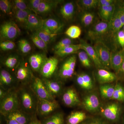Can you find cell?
Listing matches in <instances>:
<instances>
[{"label": "cell", "mask_w": 124, "mask_h": 124, "mask_svg": "<svg viewBox=\"0 0 124 124\" xmlns=\"http://www.w3.org/2000/svg\"><path fill=\"white\" fill-rule=\"evenodd\" d=\"M58 64L59 60L57 57L48 58L41 67L39 73L42 78L50 79L56 73Z\"/></svg>", "instance_id": "7c38bea8"}, {"label": "cell", "mask_w": 124, "mask_h": 124, "mask_svg": "<svg viewBox=\"0 0 124 124\" xmlns=\"http://www.w3.org/2000/svg\"><path fill=\"white\" fill-rule=\"evenodd\" d=\"M21 59L22 58L18 54H13L3 59L1 62L4 68V69L15 74L16 69L18 66Z\"/></svg>", "instance_id": "44dd1931"}, {"label": "cell", "mask_w": 124, "mask_h": 124, "mask_svg": "<svg viewBox=\"0 0 124 124\" xmlns=\"http://www.w3.org/2000/svg\"><path fill=\"white\" fill-rule=\"evenodd\" d=\"M117 76H119V77L123 79L124 78V60L119 71L117 73Z\"/></svg>", "instance_id": "816d5d0a"}, {"label": "cell", "mask_w": 124, "mask_h": 124, "mask_svg": "<svg viewBox=\"0 0 124 124\" xmlns=\"http://www.w3.org/2000/svg\"><path fill=\"white\" fill-rule=\"evenodd\" d=\"M15 75L21 85H29L34 76L33 70L28 62L23 58L16 69Z\"/></svg>", "instance_id": "5b68a950"}, {"label": "cell", "mask_w": 124, "mask_h": 124, "mask_svg": "<svg viewBox=\"0 0 124 124\" xmlns=\"http://www.w3.org/2000/svg\"></svg>", "instance_id": "680465c9"}, {"label": "cell", "mask_w": 124, "mask_h": 124, "mask_svg": "<svg viewBox=\"0 0 124 124\" xmlns=\"http://www.w3.org/2000/svg\"><path fill=\"white\" fill-rule=\"evenodd\" d=\"M115 4L98 7L99 14L102 20L109 22L115 13Z\"/></svg>", "instance_id": "83f0119b"}, {"label": "cell", "mask_w": 124, "mask_h": 124, "mask_svg": "<svg viewBox=\"0 0 124 124\" xmlns=\"http://www.w3.org/2000/svg\"><path fill=\"white\" fill-rule=\"evenodd\" d=\"M79 44L81 47V50H84L88 54L97 69H106L100 62L97 52L93 46L82 39L80 40Z\"/></svg>", "instance_id": "2e32d148"}, {"label": "cell", "mask_w": 124, "mask_h": 124, "mask_svg": "<svg viewBox=\"0 0 124 124\" xmlns=\"http://www.w3.org/2000/svg\"><path fill=\"white\" fill-rule=\"evenodd\" d=\"M73 44H73L72 39L69 37L63 38L58 41L54 45L53 48L54 50V52L58 51L61 49Z\"/></svg>", "instance_id": "7bdbcfd3"}, {"label": "cell", "mask_w": 124, "mask_h": 124, "mask_svg": "<svg viewBox=\"0 0 124 124\" xmlns=\"http://www.w3.org/2000/svg\"><path fill=\"white\" fill-rule=\"evenodd\" d=\"M12 1L13 4V11L30 9L28 2H27L26 1L23 0H14Z\"/></svg>", "instance_id": "ee69618b"}, {"label": "cell", "mask_w": 124, "mask_h": 124, "mask_svg": "<svg viewBox=\"0 0 124 124\" xmlns=\"http://www.w3.org/2000/svg\"><path fill=\"white\" fill-rule=\"evenodd\" d=\"M124 60V49L111 53V68L116 75L119 71Z\"/></svg>", "instance_id": "7402d4cb"}, {"label": "cell", "mask_w": 124, "mask_h": 124, "mask_svg": "<svg viewBox=\"0 0 124 124\" xmlns=\"http://www.w3.org/2000/svg\"><path fill=\"white\" fill-rule=\"evenodd\" d=\"M32 42L38 48L45 52H47L48 44L35 32L31 36Z\"/></svg>", "instance_id": "f35d334b"}, {"label": "cell", "mask_w": 124, "mask_h": 124, "mask_svg": "<svg viewBox=\"0 0 124 124\" xmlns=\"http://www.w3.org/2000/svg\"><path fill=\"white\" fill-rule=\"evenodd\" d=\"M77 54L79 60L82 66L86 68H90L92 66L93 62L86 52L83 50H80Z\"/></svg>", "instance_id": "74e56055"}, {"label": "cell", "mask_w": 124, "mask_h": 124, "mask_svg": "<svg viewBox=\"0 0 124 124\" xmlns=\"http://www.w3.org/2000/svg\"><path fill=\"white\" fill-rule=\"evenodd\" d=\"M20 104V109L33 116L37 113L39 98L29 85H21L17 89Z\"/></svg>", "instance_id": "6da1fadb"}, {"label": "cell", "mask_w": 124, "mask_h": 124, "mask_svg": "<svg viewBox=\"0 0 124 124\" xmlns=\"http://www.w3.org/2000/svg\"><path fill=\"white\" fill-rule=\"evenodd\" d=\"M8 91L0 87V100H2L5 97Z\"/></svg>", "instance_id": "f5cc1de1"}, {"label": "cell", "mask_w": 124, "mask_h": 124, "mask_svg": "<svg viewBox=\"0 0 124 124\" xmlns=\"http://www.w3.org/2000/svg\"><path fill=\"white\" fill-rule=\"evenodd\" d=\"M18 44L19 49L23 54L29 53L31 50L32 47L31 44L26 39H21L18 41Z\"/></svg>", "instance_id": "60d3db41"}, {"label": "cell", "mask_w": 124, "mask_h": 124, "mask_svg": "<svg viewBox=\"0 0 124 124\" xmlns=\"http://www.w3.org/2000/svg\"><path fill=\"white\" fill-rule=\"evenodd\" d=\"M122 110V105L117 101L108 102L101 106L100 112L102 117L111 122L119 120Z\"/></svg>", "instance_id": "277c9868"}, {"label": "cell", "mask_w": 124, "mask_h": 124, "mask_svg": "<svg viewBox=\"0 0 124 124\" xmlns=\"http://www.w3.org/2000/svg\"><path fill=\"white\" fill-rule=\"evenodd\" d=\"M16 45L12 40H7L0 42V48L1 51H8L12 50L15 48Z\"/></svg>", "instance_id": "f6af8a7d"}, {"label": "cell", "mask_w": 124, "mask_h": 124, "mask_svg": "<svg viewBox=\"0 0 124 124\" xmlns=\"http://www.w3.org/2000/svg\"><path fill=\"white\" fill-rule=\"evenodd\" d=\"M76 81L78 86L85 90L90 91L94 88V83L93 78L88 73L82 72L78 74Z\"/></svg>", "instance_id": "d6986e66"}, {"label": "cell", "mask_w": 124, "mask_h": 124, "mask_svg": "<svg viewBox=\"0 0 124 124\" xmlns=\"http://www.w3.org/2000/svg\"><path fill=\"white\" fill-rule=\"evenodd\" d=\"M122 30H124V26H123V27H122Z\"/></svg>", "instance_id": "9f6ffc18"}, {"label": "cell", "mask_w": 124, "mask_h": 124, "mask_svg": "<svg viewBox=\"0 0 124 124\" xmlns=\"http://www.w3.org/2000/svg\"><path fill=\"white\" fill-rule=\"evenodd\" d=\"M108 34H111L109 22L102 20L91 27L88 31L87 35L89 39L96 41H101Z\"/></svg>", "instance_id": "8992f818"}, {"label": "cell", "mask_w": 124, "mask_h": 124, "mask_svg": "<svg viewBox=\"0 0 124 124\" xmlns=\"http://www.w3.org/2000/svg\"><path fill=\"white\" fill-rule=\"evenodd\" d=\"M7 124H19L17 122L13 119H6Z\"/></svg>", "instance_id": "11a10c76"}, {"label": "cell", "mask_w": 124, "mask_h": 124, "mask_svg": "<svg viewBox=\"0 0 124 124\" xmlns=\"http://www.w3.org/2000/svg\"><path fill=\"white\" fill-rule=\"evenodd\" d=\"M111 100L124 102V87L120 82L115 85V90Z\"/></svg>", "instance_id": "8d00e7d4"}, {"label": "cell", "mask_w": 124, "mask_h": 124, "mask_svg": "<svg viewBox=\"0 0 124 124\" xmlns=\"http://www.w3.org/2000/svg\"><path fill=\"white\" fill-rule=\"evenodd\" d=\"M29 124H42V122H40L39 120L35 118V116H33L32 119Z\"/></svg>", "instance_id": "db71d44e"}, {"label": "cell", "mask_w": 124, "mask_h": 124, "mask_svg": "<svg viewBox=\"0 0 124 124\" xmlns=\"http://www.w3.org/2000/svg\"><path fill=\"white\" fill-rule=\"evenodd\" d=\"M20 28L14 22L11 21L5 22L1 25L0 28L1 42L14 39L20 35Z\"/></svg>", "instance_id": "52a82bcc"}, {"label": "cell", "mask_w": 124, "mask_h": 124, "mask_svg": "<svg viewBox=\"0 0 124 124\" xmlns=\"http://www.w3.org/2000/svg\"><path fill=\"white\" fill-rule=\"evenodd\" d=\"M0 9L4 13L9 14L13 11V1L8 0H0Z\"/></svg>", "instance_id": "b9f144b4"}, {"label": "cell", "mask_w": 124, "mask_h": 124, "mask_svg": "<svg viewBox=\"0 0 124 124\" xmlns=\"http://www.w3.org/2000/svg\"><path fill=\"white\" fill-rule=\"evenodd\" d=\"M47 58L44 53H35L29 56L28 62L32 70L39 73L41 67Z\"/></svg>", "instance_id": "e0dca14e"}, {"label": "cell", "mask_w": 124, "mask_h": 124, "mask_svg": "<svg viewBox=\"0 0 124 124\" xmlns=\"http://www.w3.org/2000/svg\"><path fill=\"white\" fill-rule=\"evenodd\" d=\"M95 77L98 82L101 85L111 84L117 80V75L105 69H97Z\"/></svg>", "instance_id": "ac0fdd59"}, {"label": "cell", "mask_w": 124, "mask_h": 124, "mask_svg": "<svg viewBox=\"0 0 124 124\" xmlns=\"http://www.w3.org/2000/svg\"><path fill=\"white\" fill-rule=\"evenodd\" d=\"M29 86L38 98L50 101L55 100L48 92L42 79L39 78L34 76Z\"/></svg>", "instance_id": "30bf717a"}, {"label": "cell", "mask_w": 124, "mask_h": 124, "mask_svg": "<svg viewBox=\"0 0 124 124\" xmlns=\"http://www.w3.org/2000/svg\"><path fill=\"white\" fill-rule=\"evenodd\" d=\"M19 84L14 73L2 68L0 71V87L7 91L17 89Z\"/></svg>", "instance_id": "8fae6325"}, {"label": "cell", "mask_w": 124, "mask_h": 124, "mask_svg": "<svg viewBox=\"0 0 124 124\" xmlns=\"http://www.w3.org/2000/svg\"><path fill=\"white\" fill-rule=\"evenodd\" d=\"M102 64L107 70L111 69V53L110 49L101 41H95L93 46Z\"/></svg>", "instance_id": "9c48e42d"}, {"label": "cell", "mask_w": 124, "mask_h": 124, "mask_svg": "<svg viewBox=\"0 0 124 124\" xmlns=\"http://www.w3.org/2000/svg\"><path fill=\"white\" fill-rule=\"evenodd\" d=\"M80 124H110L103 119L99 117H92L87 118Z\"/></svg>", "instance_id": "bcb514c9"}, {"label": "cell", "mask_w": 124, "mask_h": 124, "mask_svg": "<svg viewBox=\"0 0 124 124\" xmlns=\"http://www.w3.org/2000/svg\"><path fill=\"white\" fill-rule=\"evenodd\" d=\"M34 32L38 35L48 45L54 41L58 35L51 33L43 26Z\"/></svg>", "instance_id": "1f68e13d"}, {"label": "cell", "mask_w": 124, "mask_h": 124, "mask_svg": "<svg viewBox=\"0 0 124 124\" xmlns=\"http://www.w3.org/2000/svg\"><path fill=\"white\" fill-rule=\"evenodd\" d=\"M14 15L16 22L23 28H26L28 16L31 12V10H14Z\"/></svg>", "instance_id": "f1b7e54d"}, {"label": "cell", "mask_w": 124, "mask_h": 124, "mask_svg": "<svg viewBox=\"0 0 124 124\" xmlns=\"http://www.w3.org/2000/svg\"><path fill=\"white\" fill-rule=\"evenodd\" d=\"M99 0H80L77 4L80 9L83 11H90L98 6Z\"/></svg>", "instance_id": "e575fe53"}, {"label": "cell", "mask_w": 124, "mask_h": 124, "mask_svg": "<svg viewBox=\"0 0 124 124\" xmlns=\"http://www.w3.org/2000/svg\"><path fill=\"white\" fill-rule=\"evenodd\" d=\"M19 109L20 102L17 89L8 91L5 97L0 100V112L4 117L9 113Z\"/></svg>", "instance_id": "7a4b0ae2"}, {"label": "cell", "mask_w": 124, "mask_h": 124, "mask_svg": "<svg viewBox=\"0 0 124 124\" xmlns=\"http://www.w3.org/2000/svg\"><path fill=\"white\" fill-rule=\"evenodd\" d=\"M41 0H31L28 1V6L30 10L35 13L37 14L38 7Z\"/></svg>", "instance_id": "7dc6e473"}, {"label": "cell", "mask_w": 124, "mask_h": 124, "mask_svg": "<svg viewBox=\"0 0 124 124\" xmlns=\"http://www.w3.org/2000/svg\"><path fill=\"white\" fill-rule=\"evenodd\" d=\"M60 2V1L41 0L36 14L45 15L51 13Z\"/></svg>", "instance_id": "484cf974"}, {"label": "cell", "mask_w": 124, "mask_h": 124, "mask_svg": "<svg viewBox=\"0 0 124 124\" xmlns=\"http://www.w3.org/2000/svg\"><path fill=\"white\" fill-rule=\"evenodd\" d=\"M42 124H64V116L62 112H57L44 120Z\"/></svg>", "instance_id": "d590c367"}, {"label": "cell", "mask_w": 124, "mask_h": 124, "mask_svg": "<svg viewBox=\"0 0 124 124\" xmlns=\"http://www.w3.org/2000/svg\"><path fill=\"white\" fill-rule=\"evenodd\" d=\"M76 61V56L75 54L67 58L58 68L55 73L56 79L62 82L72 77L75 73Z\"/></svg>", "instance_id": "3957f363"}, {"label": "cell", "mask_w": 124, "mask_h": 124, "mask_svg": "<svg viewBox=\"0 0 124 124\" xmlns=\"http://www.w3.org/2000/svg\"><path fill=\"white\" fill-rule=\"evenodd\" d=\"M56 100L50 101L39 99L37 113L41 116H47L58 108Z\"/></svg>", "instance_id": "5bb4252c"}, {"label": "cell", "mask_w": 124, "mask_h": 124, "mask_svg": "<svg viewBox=\"0 0 124 124\" xmlns=\"http://www.w3.org/2000/svg\"><path fill=\"white\" fill-rule=\"evenodd\" d=\"M80 50H81V47L80 45L79 44L71 45L54 52L55 55L58 57L62 58L73 54L77 53Z\"/></svg>", "instance_id": "4dcf8cb0"}, {"label": "cell", "mask_w": 124, "mask_h": 124, "mask_svg": "<svg viewBox=\"0 0 124 124\" xmlns=\"http://www.w3.org/2000/svg\"><path fill=\"white\" fill-rule=\"evenodd\" d=\"M34 116L19 109L9 113L5 117L6 119L15 120L19 124H29Z\"/></svg>", "instance_id": "ffe728a7"}, {"label": "cell", "mask_w": 124, "mask_h": 124, "mask_svg": "<svg viewBox=\"0 0 124 124\" xmlns=\"http://www.w3.org/2000/svg\"><path fill=\"white\" fill-rule=\"evenodd\" d=\"M81 33V29L80 27L76 25L71 26L65 32V34L68 37L72 39L79 38Z\"/></svg>", "instance_id": "ab89813d"}, {"label": "cell", "mask_w": 124, "mask_h": 124, "mask_svg": "<svg viewBox=\"0 0 124 124\" xmlns=\"http://www.w3.org/2000/svg\"><path fill=\"white\" fill-rule=\"evenodd\" d=\"M75 5L73 2L69 1L62 5L59 10L62 17L67 22L72 20L75 13Z\"/></svg>", "instance_id": "603a6c76"}, {"label": "cell", "mask_w": 124, "mask_h": 124, "mask_svg": "<svg viewBox=\"0 0 124 124\" xmlns=\"http://www.w3.org/2000/svg\"><path fill=\"white\" fill-rule=\"evenodd\" d=\"M115 85L112 84L101 85L99 89L102 98L104 100H111L115 90Z\"/></svg>", "instance_id": "d6a6232c"}, {"label": "cell", "mask_w": 124, "mask_h": 124, "mask_svg": "<svg viewBox=\"0 0 124 124\" xmlns=\"http://www.w3.org/2000/svg\"><path fill=\"white\" fill-rule=\"evenodd\" d=\"M43 26V19L37 14L31 12L28 16L26 29L35 32Z\"/></svg>", "instance_id": "d4e9b609"}, {"label": "cell", "mask_w": 124, "mask_h": 124, "mask_svg": "<svg viewBox=\"0 0 124 124\" xmlns=\"http://www.w3.org/2000/svg\"><path fill=\"white\" fill-rule=\"evenodd\" d=\"M62 98L64 105L70 107L77 106L81 104L77 91L73 87H69L63 91Z\"/></svg>", "instance_id": "4fadbf2b"}, {"label": "cell", "mask_w": 124, "mask_h": 124, "mask_svg": "<svg viewBox=\"0 0 124 124\" xmlns=\"http://www.w3.org/2000/svg\"><path fill=\"white\" fill-rule=\"evenodd\" d=\"M44 85L48 92L54 98L62 94V82L59 80L41 78Z\"/></svg>", "instance_id": "9a60e30c"}, {"label": "cell", "mask_w": 124, "mask_h": 124, "mask_svg": "<svg viewBox=\"0 0 124 124\" xmlns=\"http://www.w3.org/2000/svg\"><path fill=\"white\" fill-rule=\"evenodd\" d=\"M116 2L113 0H99L98 7L101 6H109L111 5L115 4Z\"/></svg>", "instance_id": "681fc988"}, {"label": "cell", "mask_w": 124, "mask_h": 124, "mask_svg": "<svg viewBox=\"0 0 124 124\" xmlns=\"http://www.w3.org/2000/svg\"><path fill=\"white\" fill-rule=\"evenodd\" d=\"M87 118L86 114L82 111L72 112L67 118V124H80Z\"/></svg>", "instance_id": "f546056e"}, {"label": "cell", "mask_w": 124, "mask_h": 124, "mask_svg": "<svg viewBox=\"0 0 124 124\" xmlns=\"http://www.w3.org/2000/svg\"><path fill=\"white\" fill-rule=\"evenodd\" d=\"M116 10L121 20L123 26L124 25V7L123 6H120L117 8Z\"/></svg>", "instance_id": "f907efd6"}, {"label": "cell", "mask_w": 124, "mask_h": 124, "mask_svg": "<svg viewBox=\"0 0 124 124\" xmlns=\"http://www.w3.org/2000/svg\"><path fill=\"white\" fill-rule=\"evenodd\" d=\"M43 27L51 33L58 34L62 29L63 24L54 18H49L43 19Z\"/></svg>", "instance_id": "cb8c5ba5"}, {"label": "cell", "mask_w": 124, "mask_h": 124, "mask_svg": "<svg viewBox=\"0 0 124 124\" xmlns=\"http://www.w3.org/2000/svg\"></svg>", "instance_id": "6f0895ef"}, {"label": "cell", "mask_w": 124, "mask_h": 124, "mask_svg": "<svg viewBox=\"0 0 124 124\" xmlns=\"http://www.w3.org/2000/svg\"><path fill=\"white\" fill-rule=\"evenodd\" d=\"M81 104L85 110L92 113L100 112L101 107L100 98L95 92H90L85 94L82 99Z\"/></svg>", "instance_id": "ba28073f"}, {"label": "cell", "mask_w": 124, "mask_h": 124, "mask_svg": "<svg viewBox=\"0 0 124 124\" xmlns=\"http://www.w3.org/2000/svg\"><path fill=\"white\" fill-rule=\"evenodd\" d=\"M109 23L110 33L112 35H116L123 26L116 8L112 18L109 21Z\"/></svg>", "instance_id": "4316f807"}, {"label": "cell", "mask_w": 124, "mask_h": 124, "mask_svg": "<svg viewBox=\"0 0 124 124\" xmlns=\"http://www.w3.org/2000/svg\"><path fill=\"white\" fill-rule=\"evenodd\" d=\"M116 35L118 44L122 47V49H124V31L121 29Z\"/></svg>", "instance_id": "c3c4849f"}, {"label": "cell", "mask_w": 124, "mask_h": 124, "mask_svg": "<svg viewBox=\"0 0 124 124\" xmlns=\"http://www.w3.org/2000/svg\"><path fill=\"white\" fill-rule=\"evenodd\" d=\"M80 15V20L82 26L87 27L93 24L95 19V15L91 11H83Z\"/></svg>", "instance_id": "836d02e7"}]
</instances>
